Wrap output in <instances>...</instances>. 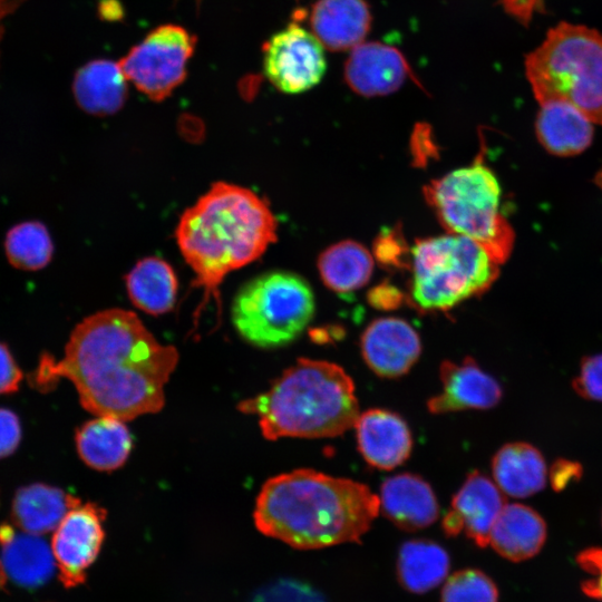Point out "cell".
I'll return each mask as SVG.
<instances>
[{"label":"cell","mask_w":602,"mask_h":602,"mask_svg":"<svg viewBox=\"0 0 602 602\" xmlns=\"http://www.w3.org/2000/svg\"><path fill=\"white\" fill-rule=\"evenodd\" d=\"M177 362L176 348L162 344L134 312L111 308L79 322L60 359L42 356L32 381L48 390L65 378L84 409L127 421L163 408Z\"/></svg>","instance_id":"cell-1"},{"label":"cell","mask_w":602,"mask_h":602,"mask_svg":"<svg viewBox=\"0 0 602 602\" xmlns=\"http://www.w3.org/2000/svg\"><path fill=\"white\" fill-rule=\"evenodd\" d=\"M278 222L268 202L247 187L216 182L188 208L175 229L177 246L203 290L195 312L214 301L222 314L224 278L258 260L276 240Z\"/></svg>","instance_id":"cell-2"},{"label":"cell","mask_w":602,"mask_h":602,"mask_svg":"<svg viewBox=\"0 0 602 602\" xmlns=\"http://www.w3.org/2000/svg\"><path fill=\"white\" fill-rule=\"evenodd\" d=\"M379 508L367 485L303 468L263 484L253 520L262 534L311 550L360 542Z\"/></svg>","instance_id":"cell-3"},{"label":"cell","mask_w":602,"mask_h":602,"mask_svg":"<svg viewBox=\"0 0 602 602\" xmlns=\"http://www.w3.org/2000/svg\"><path fill=\"white\" fill-rule=\"evenodd\" d=\"M255 415L264 438L336 437L355 427L359 416L355 385L338 365L299 358L271 387L237 405Z\"/></svg>","instance_id":"cell-4"},{"label":"cell","mask_w":602,"mask_h":602,"mask_svg":"<svg viewBox=\"0 0 602 602\" xmlns=\"http://www.w3.org/2000/svg\"><path fill=\"white\" fill-rule=\"evenodd\" d=\"M525 72L542 105L563 101L602 124V35L561 22L527 55Z\"/></svg>","instance_id":"cell-5"},{"label":"cell","mask_w":602,"mask_h":602,"mask_svg":"<svg viewBox=\"0 0 602 602\" xmlns=\"http://www.w3.org/2000/svg\"><path fill=\"white\" fill-rule=\"evenodd\" d=\"M476 241L454 234L419 240L411 249L410 301L421 312H446L484 293L499 265Z\"/></svg>","instance_id":"cell-6"},{"label":"cell","mask_w":602,"mask_h":602,"mask_svg":"<svg viewBox=\"0 0 602 602\" xmlns=\"http://www.w3.org/2000/svg\"><path fill=\"white\" fill-rule=\"evenodd\" d=\"M424 191L448 233L476 241L498 263L508 259L514 232L499 210V183L480 159L433 179Z\"/></svg>","instance_id":"cell-7"},{"label":"cell","mask_w":602,"mask_h":602,"mask_svg":"<svg viewBox=\"0 0 602 602\" xmlns=\"http://www.w3.org/2000/svg\"><path fill=\"white\" fill-rule=\"evenodd\" d=\"M310 284L289 271H270L249 280L236 292L232 323L247 343L275 349L295 340L313 318Z\"/></svg>","instance_id":"cell-8"},{"label":"cell","mask_w":602,"mask_h":602,"mask_svg":"<svg viewBox=\"0 0 602 602\" xmlns=\"http://www.w3.org/2000/svg\"><path fill=\"white\" fill-rule=\"evenodd\" d=\"M196 39L185 28L163 25L153 29L119 61L139 91L155 101L167 98L184 80Z\"/></svg>","instance_id":"cell-9"},{"label":"cell","mask_w":602,"mask_h":602,"mask_svg":"<svg viewBox=\"0 0 602 602\" xmlns=\"http://www.w3.org/2000/svg\"><path fill=\"white\" fill-rule=\"evenodd\" d=\"M323 45L297 22L274 33L263 47V70L280 91L300 94L320 82L327 69Z\"/></svg>","instance_id":"cell-10"},{"label":"cell","mask_w":602,"mask_h":602,"mask_svg":"<svg viewBox=\"0 0 602 602\" xmlns=\"http://www.w3.org/2000/svg\"><path fill=\"white\" fill-rule=\"evenodd\" d=\"M106 509L95 503L78 504L57 526L51 551L59 577L66 588L86 580V572L98 556L105 540Z\"/></svg>","instance_id":"cell-11"},{"label":"cell","mask_w":602,"mask_h":602,"mask_svg":"<svg viewBox=\"0 0 602 602\" xmlns=\"http://www.w3.org/2000/svg\"><path fill=\"white\" fill-rule=\"evenodd\" d=\"M506 505L503 492L488 477L475 470L467 475L443 520L447 536L464 532L478 546L489 544L492 527Z\"/></svg>","instance_id":"cell-12"},{"label":"cell","mask_w":602,"mask_h":602,"mask_svg":"<svg viewBox=\"0 0 602 602\" xmlns=\"http://www.w3.org/2000/svg\"><path fill=\"white\" fill-rule=\"evenodd\" d=\"M415 79L405 56L381 42H361L352 48L344 65L348 86L363 97L386 96Z\"/></svg>","instance_id":"cell-13"},{"label":"cell","mask_w":602,"mask_h":602,"mask_svg":"<svg viewBox=\"0 0 602 602\" xmlns=\"http://www.w3.org/2000/svg\"><path fill=\"white\" fill-rule=\"evenodd\" d=\"M421 352L417 331L405 320L386 317L373 320L361 336V353L378 376L396 378L405 375Z\"/></svg>","instance_id":"cell-14"},{"label":"cell","mask_w":602,"mask_h":602,"mask_svg":"<svg viewBox=\"0 0 602 602\" xmlns=\"http://www.w3.org/2000/svg\"><path fill=\"white\" fill-rule=\"evenodd\" d=\"M439 375L441 391L427 402V408L433 414L489 409L501 400L499 383L470 357H466L462 363L444 361Z\"/></svg>","instance_id":"cell-15"},{"label":"cell","mask_w":602,"mask_h":602,"mask_svg":"<svg viewBox=\"0 0 602 602\" xmlns=\"http://www.w3.org/2000/svg\"><path fill=\"white\" fill-rule=\"evenodd\" d=\"M355 428L359 452L369 465L388 470L409 457L411 433L398 414L369 409L359 414Z\"/></svg>","instance_id":"cell-16"},{"label":"cell","mask_w":602,"mask_h":602,"mask_svg":"<svg viewBox=\"0 0 602 602\" xmlns=\"http://www.w3.org/2000/svg\"><path fill=\"white\" fill-rule=\"evenodd\" d=\"M379 507L395 525L417 531L438 517V503L430 485L420 476L402 473L388 477L381 485Z\"/></svg>","instance_id":"cell-17"},{"label":"cell","mask_w":602,"mask_h":602,"mask_svg":"<svg viewBox=\"0 0 602 602\" xmlns=\"http://www.w3.org/2000/svg\"><path fill=\"white\" fill-rule=\"evenodd\" d=\"M310 25L323 47L340 51L363 41L371 14L365 0H318L311 10Z\"/></svg>","instance_id":"cell-18"},{"label":"cell","mask_w":602,"mask_h":602,"mask_svg":"<svg viewBox=\"0 0 602 602\" xmlns=\"http://www.w3.org/2000/svg\"><path fill=\"white\" fill-rule=\"evenodd\" d=\"M0 545L3 571L18 584L37 588L52 575L55 557L39 535L20 533L8 524H1Z\"/></svg>","instance_id":"cell-19"},{"label":"cell","mask_w":602,"mask_h":602,"mask_svg":"<svg viewBox=\"0 0 602 602\" xmlns=\"http://www.w3.org/2000/svg\"><path fill=\"white\" fill-rule=\"evenodd\" d=\"M545 540L544 520L532 507L518 503L504 506L489 534V545L513 562L536 555Z\"/></svg>","instance_id":"cell-20"},{"label":"cell","mask_w":602,"mask_h":602,"mask_svg":"<svg viewBox=\"0 0 602 602\" xmlns=\"http://www.w3.org/2000/svg\"><path fill=\"white\" fill-rule=\"evenodd\" d=\"M76 448L81 460L93 469L111 472L122 467L133 447V437L124 420L96 416L76 431Z\"/></svg>","instance_id":"cell-21"},{"label":"cell","mask_w":602,"mask_h":602,"mask_svg":"<svg viewBox=\"0 0 602 602\" xmlns=\"http://www.w3.org/2000/svg\"><path fill=\"white\" fill-rule=\"evenodd\" d=\"M127 81L119 62L93 60L77 70L72 93L85 111L107 116L123 107L127 98Z\"/></svg>","instance_id":"cell-22"},{"label":"cell","mask_w":602,"mask_h":602,"mask_svg":"<svg viewBox=\"0 0 602 602\" xmlns=\"http://www.w3.org/2000/svg\"><path fill=\"white\" fill-rule=\"evenodd\" d=\"M592 122L579 109L563 101L541 105L536 119L540 143L552 154L571 156L586 149L592 142Z\"/></svg>","instance_id":"cell-23"},{"label":"cell","mask_w":602,"mask_h":602,"mask_svg":"<svg viewBox=\"0 0 602 602\" xmlns=\"http://www.w3.org/2000/svg\"><path fill=\"white\" fill-rule=\"evenodd\" d=\"M80 503L79 498L58 487L35 483L16 493L12 520L27 533L46 534L56 530L66 514Z\"/></svg>","instance_id":"cell-24"},{"label":"cell","mask_w":602,"mask_h":602,"mask_svg":"<svg viewBox=\"0 0 602 602\" xmlns=\"http://www.w3.org/2000/svg\"><path fill=\"white\" fill-rule=\"evenodd\" d=\"M492 472L498 488L518 498L543 489L547 475L543 456L526 443H512L498 449L492 460Z\"/></svg>","instance_id":"cell-25"},{"label":"cell","mask_w":602,"mask_h":602,"mask_svg":"<svg viewBox=\"0 0 602 602\" xmlns=\"http://www.w3.org/2000/svg\"><path fill=\"white\" fill-rule=\"evenodd\" d=\"M125 282L130 301L139 310L159 315L173 309L178 282L173 268L163 259L149 256L138 261Z\"/></svg>","instance_id":"cell-26"},{"label":"cell","mask_w":602,"mask_h":602,"mask_svg":"<svg viewBox=\"0 0 602 602\" xmlns=\"http://www.w3.org/2000/svg\"><path fill=\"white\" fill-rule=\"evenodd\" d=\"M318 271L324 285L347 294L368 283L373 271V259L362 244L346 240L332 244L318 259Z\"/></svg>","instance_id":"cell-27"},{"label":"cell","mask_w":602,"mask_h":602,"mask_svg":"<svg viewBox=\"0 0 602 602\" xmlns=\"http://www.w3.org/2000/svg\"><path fill=\"white\" fill-rule=\"evenodd\" d=\"M397 570L405 589L425 593L444 581L449 571V556L437 543L408 541L399 550Z\"/></svg>","instance_id":"cell-28"},{"label":"cell","mask_w":602,"mask_h":602,"mask_svg":"<svg viewBox=\"0 0 602 602\" xmlns=\"http://www.w3.org/2000/svg\"><path fill=\"white\" fill-rule=\"evenodd\" d=\"M6 254L18 269L36 271L51 260L54 245L46 226L40 222H25L13 226L6 236Z\"/></svg>","instance_id":"cell-29"},{"label":"cell","mask_w":602,"mask_h":602,"mask_svg":"<svg viewBox=\"0 0 602 602\" xmlns=\"http://www.w3.org/2000/svg\"><path fill=\"white\" fill-rule=\"evenodd\" d=\"M441 602H498V591L492 579L482 571L462 570L445 583Z\"/></svg>","instance_id":"cell-30"},{"label":"cell","mask_w":602,"mask_h":602,"mask_svg":"<svg viewBox=\"0 0 602 602\" xmlns=\"http://www.w3.org/2000/svg\"><path fill=\"white\" fill-rule=\"evenodd\" d=\"M250 602H327L324 596L305 582L280 579L259 589Z\"/></svg>","instance_id":"cell-31"},{"label":"cell","mask_w":602,"mask_h":602,"mask_svg":"<svg viewBox=\"0 0 602 602\" xmlns=\"http://www.w3.org/2000/svg\"><path fill=\"white\" fill-rule=\"evenodd\" d=\"M579 566L588 577L581 589L588 596L602 602V548L590 547L576 556Z\"/></svg>","instance_id":"cell-32"},{"label":"cell","mask_w":602,"mask_h":602,"mask_svg":"<svg viewBox=\"0 0 602 602\" xmlns=\"http://www.w3.org/2000/svg\"><path fill=\"white\" fill-rule=\"evenodd\" d=\"M573 386L584 398L602 401V353L583 359Z\"/></svg>","instance_id":"cell-33"},{"label":"cell","mask_w":602,"mask_h":602,"mask_svg":"<svg viewBox=\"0 0 602 602\" xmlns=\"http://www.w3.org/2000/svg\"><path fill=\"white\" fill-rule=\"evenodd\" d=\"M20 439L19 418L11 410L0 408V459L11 455L19 446Z\"/></svg>","instance_id":"cell-34"},{"label":"cell","mask_w":602,"mask_h":602,"mask_svg":"<svg viewBox=\"0 0 602 602\" xmlns=\"http://www.w3.org/2000/svg\"><path fill=\"white\" fill-rule=\"evenodd\" d=\"M21 379L22 372L18 363L8 347L0 342V395L17 391Z\"/></svg>","instance_id":"cell-35"},{"label":"cell","mask_w":602,"mask_h":602,"mask_svg":"<svg viewBox=\"0 0 602 602\" xmlns=\"http://www.w3.org/2000/svg\"><path fill=\"white\" fill-rule=\"evenodd\" d=\"M580 474L581 469L579 465L571 462L561 460L553 465L551 469L552 485L555 489H562Z\"/></svg>","instance_id":"cell-36"},{"label":"cell","mask_w":602,"mask_h":602,"mask_svg":"<svg viewBox=\"0 0 602 602\" xmlns=\"http://www.w3.org/2000/svg\"><path fill=\"white\" fill-rule=\"evenodd\" d=\"M536 0H503L507 11L521 19H528Z\"/></svg>","instance_id":"cell-37"},{"label":"cell","mask_w":602,"mask_h":602,"mask_svg":"<svg viewBox=\"0 0 602 602\" xmlns=\"http://www.w3.org/2000/svg\"><path fill=\"white\" fill-rule=\"evenodd\" d=\"M26 0H0V46L4 36L6 21L23 4Z\"/></svg>","instance_id":"cell-38"},{"label":"cell","mask_w":602,"mask_h":602,"mask_svg":"<svg viewBox=\"0 0 602 602\" xmlns=\"http://www.w3.org/2000/svg\"><path fill=\"white\" fill-rule=\"evenodd\" d=\"M3 583H4V571L0 563V589L2 588Z\"/></svg>","instance_id":"cell-39"}]
</instances>
